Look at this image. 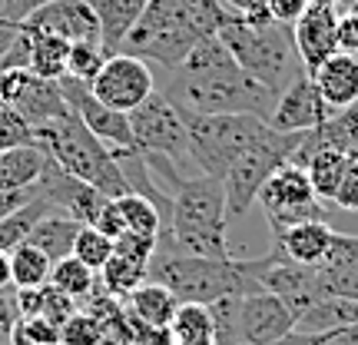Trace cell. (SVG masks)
Wrapping results in <instances>:
<instances>
[{"label": "cell", "mask_w": 358, "mask_h": 345, "mask_svg": "<svg viewBox=\"0 0 358 345\" xmlns=\"http://www.w3.org/2000/svg\"><path fill=\"white\" fill-rule=\"evenodd\" d=\"M163 93L179 110L189 113H256L266 120L279 100L272 90H266L236 64L219 34L199 40L186 53V60L173 70V80Z\"/></svg>", "instance_id": "6da1fadb"}, {"label": "cell", "mask_w": 358, "mask_h": 345, "mask_svg": "<svg viewBox=\"0 0 358 345\" xmlns=\"http://www.w3.org/2000/svg\"><path fill=\"white\" fill-rule=\"evenodd\" d=\"M236 13L222 0H150L120 53L176 70L186 53L206 37H216Z\"/></svg>", "instance_id": "7a4b0ae2"}, {"label": "cell", "mask_w": 358, "mask_h": 345, "mask_svg": "<svg viewBox=\"0 0 358 345\" xmlns=\"http://www.w3.org/2000/svg\"><path fill=\"white\" fill-rule=\"evenodd\" d=\"M159 249H173L182 256L226 259L229 249V209L226 186L219 176L199 173L182 176L173 190V213L159 232Z\"/></svg>", "instance_id": "3957f363"}, {"label": "cell", "mask_w": 358, "mask_h": 345, "mask_svg": "<svg viewBox=\"0 0 358 345\" xmlns=\"http://www.w3.org/2000/svg\"><path fill=\"white\" fill-rule=\"evenodd\" d=\"M219 40L229 47L236 64L266 90H272L275 97L306 73L302 57L295 50L292 27L272 20L268 10L236 13L229 24L219 30Z\"/></svg>", "instance_id": "277c9868"}, {"label": "cell", "mask_w": 358, "mask_h": 345, "mask_svg": "<svg viewBox=\"0 0 358 345\" xmlns=\"http://www.w3.org/2000/svg\"><path fill=\"white\" fill-rule=\"evenodd\" d=\"M262 259H206V256H182L173 249H159L150 262V279L163 282L173 289L179 302H216L222 295H245L262 289Z\"/></svg>", "instance_id": "5b68a950"}, {"label": "cell", "mask_w": 358, "mask_h": 345, "mask_svg": "<svg viewBox=\"0 0 358 345\" xmlns=\"http://www.w3.org/2000/svg\"><path fill=\"white\" fill-rule=\"evenodd\" d=\"M34 136H37V146L50 156L57 167H64L66 173H73L77 179L90 183L106 199H116V196L129 192V183L123 176L120 163H116L113 150L73 110L60 116V120L47 123V127H37Z\"/></svg>", "instance_id": "8992f818"}, {"label": "cell", "mask_w": 358, "mask_h": 345, "mask_svg": "<svg viewBox=\"0 0 358 345\" xmlns=\"http://www.w3.org/2000/svg\"><path fill=\"white\" fill-rule=\"evenodd\" d=\"M179 113L189 129V160L219 179L268 129V120L256 113Z\"/></svg>", "instance_id": "52a82bcc"}, {"label": "cell", "mask_w": 358, "mask_h": 345, "mask_svg": "<svg viewBox=\"0 0 358 345\" xmlns=\"http://www.w3.org/2000/svg\"><path fill=\"white\" fill-rule=\"evenodd\" d=\"M306 133H279V129L268 127L262 136H259L249 150H245L222 176V186H226V209H229V219H243L252 203L259 199V190L282 163H289L292 153L299 150Z\"/></svg>", "instance_id": "ba28073f"}, {"label": "cell", "mask_w": 358, "mask_h": 345, "mask_svg": "<svg viewBox=\"0 0 358 345\" xmlns=\"http://www.w3.org/2000/svg\"><path fill=\"white\" fill-rule=\"evenodd\" d=\"M129 129H133V140H136L140 153L166 156L176 167L179 163H192L186 120L163 90H153L136 110H129Z\"/></svg>", "instance_id": "9c48e42d"}, {"label": "cell", "mask_w": 358, "mask_h": 345, "mask_svg": "<svg viewBox=\"0 0 358 345\" xmlns=\"http://www.w3.org/2000/svg\"><path fill=\"white\" fill-rule=\"evenodd\" d=\"M0 103L13 106L34 129L70 113V103L64 100L60 83L37 77L30 66H3L0 70Z\"/></svg>", "instance_id": "30bf717a"}, {"label": "cell", "mask_w": 358, "mask_h": 345, "mask_svg": "<svg viewBox=\"0 0 358 345\" xmlns=\"http://www.w3.org/2000/svg\"><path fill=\"white\" fill-rule=\"evenodd\" d=\"M93 97L113 110H136L150 93H153V70L143 57H133V53H110L103 70L96 73V80L90 83Z\"/></svg>", "instance_id": "8fae6325"}, {"label": "cell", "mask_w": 358, "mask_h": 345, "mask_svg": "<svg viewBox=\"0 0 358 345\" xmlns=\"http://www.w3.org/2000/svg\"><path fill=\"white\" fill-rule=\"evenodd\" d=\"M57 83H60V90H64V100L70 103V110H73V113H77L80 120H83V123H87V127L93 129L110 150H113V156L136 153V140H133V129H129V113L100 103L96 97H93L90 83L73 80L70 73H64Z\"/></svg>", "instance_id": "7c38bea8"}, {"label": "cell", "mask_w": 358, "mask_h": 345, "mask_svg": "<svg viewBox=\"0 0 358 345\" xmlns=\"http://www.w3.org/2000/svg\"><path fill=\"white\" fill-rule=\"evenodd\" d=\"M295 329L292 309L282 302L275 293L256 289V293L239 295V312H236V335L239 345H268L289 335Z\"/></svg>", "instance_id": "4fadbf2b"}, {"label": "cell", "mask_w": 358, "mask_h": 345, "mask_svg": "<svg viewBox=\"0 0 358 345\" xmlns=\"http://www.w3.org/2000/svg\"><path fill=\"white\" fill-rule=\"evenodd\" d=\"M262 289L268 293H275L285 302V306L292 309V316L299 319L308 306H315L319 299H325V282L319 276V266H302V262H289V259H282L275 249L266 253V266H262Z\"/></svg>", "instance_id": "5bb4252c"}, {"label": "cell", "mask_w": 358, "mask_h": 345, "mask_svg": "<svg viewBox=\"0 0 358 345\" xmlns=\"http://www.w3.org/2000/svg\"><path fill=\"white\" fill-rule=\"evenodd\" d=\"M34 190H37L40 196H47L53 209H60V213H66V216H73L77 223H93V219L100 216L103 203H106V196H103L100 190H93L90 183L77 179L73 173H66L64 167H57L50 156H47L43 173H40Z\"/></svg>", "instance_id": "9a60e30c"}, {"label": "cell", "mask_w": 358, "mask_h": 345, "mask_svg": "<svg viewBox=\"0 0 358 345\" xmlns=\"http://www.w3.org/2000/svg\"><path fill=\"white\" fill-rule=\"evenodd\" d=\"M20 24L34 27V30L57 34V37L70 40V43H80V40H96V43H103L100 17L90 7V0H47V3H40L34 13H27Z\"/></svg>", "instance_id": "2e32d148"}, {"label": "cell", "mask_w": 358, "mask_h": 345, "mask_svg": "<svg viewBox=\"0 0 358 345\" xmlns=\"http://www.w3.org/2000/svg\"><path fill=\"white\" fill-rule=\"evenodd\" d=\"M329 116H332V110L325 106L315 80L302 73L292 87H285L279 93L275 110L268 116V127L279 129V133H306V129L325 123Z\"/></svg>", "instance_id": "e0dca14e"}, {"label": "cell", "mask_w": 358, "mask_h": 345, "mask_svg": "<svg viewBox=\"0 0 358 345\" xmlns=\"http://www.w3.org/2000/svg\"><path fill=\"white\" fill-rule=\"evenodd\" d=\"M292 34L306 73H315L332 53H338V13L329 3H312L292 24Z\"/></svg>", "instance_id": "ac0fdd59"}, {"label": "cell", "mask_w": 358, "mask_h": 345, "mask_svg": "<svg viewBox=\"0 0 358 345\" xmlns=\"http://www.w3.org/2000/svg\"><path fill=\"white\" fill-rule=\"evenodd\" d=\"M319 276L329 295H342L358 302V236L335 232L325 259L319 262Z\"/></svg>", "instance_id": "d6986e66"}, {"label": "cell", "mask_w": 358, "mask_h": 345, "mask_svg": "<svg viewBox=\"0 0 358 345\" xmlns=\"http://www.w3.org/2000/svg\"><path fill=\"white\" fill-rule=\"evenodd\" d=\"M308 77L315 80L322 100H325V106H329L332 113L348 110V106L358 103V57H352V53H342V50L332 53V57H329L315 73H308Z\"/></svg>", "instance_id": "ffe728a7"}, {"label": "cell", "mask_w": 358, "mask_h": 345, "mask_svg": "<svg viewBox=\"0 0 358 345\" xmlns=\"http://www.w3.org/2000/svg\"><path fill=\"white\" fill-rule=\"evenodd\" d=\"M308 199H319V196L312 190V179H308L306 167L282 163V167L262 183L256 203L262 206L266 216H272V213H282V209H289V206H302V203H308Z\"/></svg>", "instance_id": "44dd1931"}, {"label": "cell", "mask_w": 358, "mask_h": 345, "mask_svg": "<svg viewBox=\"0 0 358 345\" xmlns=\"http://www.w3.org/2000/svg\"><path fill=\"white\" fill-rule=\"evenodd\" d=\"M335 239V230L329 223H299L272 236V249L289 262H302V266H319L329 246Z\"/></svg>", "instance_id": "7402d4cb"}, {"label": "cell", "mask_w": 358, "mask_h": 345, "mask_svg": "<svg viewBox=\"0 0 358 345\" xmlns=\"http://www.w3.org/2000/svg\"><path fill=\"white\" fill-rule=\"evenodd\" d=\"M20 37L27 43V66L47 80H60L66 73V57H70V40L47 34V30H34V27L20 24Z\"/></svg>", "instance_id": "603a6c76"}, {"label": "cell", "mask_w": 358, "mask_h": 345, "mask_svg": "<svg viewBox=\"0 0 358 345\" xmlns=\"http://www.w3.org/2000/svg\"><path fill=\"white\" fill-rule=\"evenodd\" d=\"M123 302H127L133 319L146 322L153 329H169V322H173V316H176V309H179V299L173 295V289H166L163 282H156V279H146Z\"/></svg>", "instance_id": "cb8c5ba5"}, {"label": "cell", "mask_w": 358, "mask_h": 345, "mask_svg": "<svg viewBox=\"0 0 358 345\" xmlns=\"http://www.w3.org/2000/svg\"><path fill=\"white\" fill-rule=\"evenodd\" d=\"M150 0H90V7L100 17L103 30V47L106 53H120L123 40L129 37V30L136 27Z\"/></svg>", "instance_id": "d4e9b609"}, {"label": "cell", "mask_w": 358, "mask_h": 345, "mask_svg": "<svg viewBox=\"0 0 358 345\" xmlns=\"http://www.w3.org/2000/svg\"><path fill=\"white\" fill-rule=\"evenodd\" d=\"M43 163H47V153L40 150L37 143L3 150L0 153V192H17V190L37 186Z\"/></svg>", "instance_id": "484cf974"}, {"label": "cell", "mask_w": 358, "mask_h": 345, "mask_svg": "<svg viewBox=\"0 0 358 345\" xmlns=\"http://www.w3.org/2000/svg\"><path fill=\"white\" fill-rule=\"evenodd\" d=\"M80 226H83V223H77L73 216H66L60 209H50V213L34 226V232H30L27 243H34L37 249H43V253L57 262V259L73 256V243H77Z\"/></svg>", "instance_id": "4316f807"}, {"label": "cell", "mask_w": 358, "mask_h": 345, "mask_svg": "<svg viewBox=\"0 0 358 345\" xmlns=\"http://www.w3.org/2000/svg\"><path fill=\"white\" fill-rule=\"evenodd\" d=\"M355 322L358 302L342 299V295H325L295 319V329H302V332H335V329H345V325H355Z\"/></svg>", "instance_id": "83f0119b"}, {"label": "cell", "mask_w": 358, "mask_h": 345, "mask_svg": "<svg viewBox=\"0 0 358 345\" xmlns=\"http://www.w3.org/2000/svg\"><path fill=\"white\" fill-rule=\"evenodd\" d=\"M113 206H116V213H120V223H123V236L133 232V236L159 239V232H163V213H159V206L150 196L129 190L123 196H116Z\"/></svg>", "instance_id": "f1b7e54d"}, {"label": "cell", "mask_w": 358, "mask_h": 345, "mask_svg": "<svg viewBox=\"0 0 358 345\" xmlns=\"http://www.w3.org/2000/svg\"><path fill=\"white\" fill-rule=\"evenodd\" d=\"M50 209H53L50 199H47V196H40V192H34L20 209L7 213V216L0 219V249H3V253H10V249H17L20 243H27V239H30V232H34V226H37Z\"/></svg>", "instance_id": "f546056e"}, {"label": "cell", "mask_w": 358, "mask_h": 345, "mask_svg": "<svg viewBox=\"0 0 358 345\" xmlns=\"http://www.w3.org/2000/svg\"><path fill=\"white\" fill-rule=\"evenodd\" d=\"M150 279V262L143 259H133L127 253H116L110 256V262L100 269V282H103V293L116 295V299H127L133 289H140L143 282Z\"/></svg>", "instance_id": "4dcf8cb0"}, {"label": "cell", "mask_w": 358, "mask_h": 345, "mask_svg": "<svg viewBox=\"0 0 358 345\" xmlns=\"http://www.w3.org/2000/svg\"><path fill=\"white\" fill-rule=\"evenodd\" d=\"M348 167H352V160H348L345 150H322V153L312 156L306 163V173H308V179H312L315 196L325 199V203H332L335 190H338V183L345 179Z\"/></svg>", "instance_id": "1f68e13d"}, {"label": "cell", "mask_w": 358, "mask_h": 345, "mask_svg": "<svg viewBox=\"0 0 358 345\" xmlns=\"http://www.w3.org/2000/svg\"><path fill=\"white\" fill-rule=\"evenodd\" d=\"M53 259L37 249L34 243H20L17 249H10V279L13 289H40L50 282Z\"/></svg>", "instance_id": "d6a6232c"}, {"label": "cell", "mask_w": 358, "mask_h": 345, "mask_svg": "<svg viewBox=\"0 0 358 345\" xmlns=\"http://www.w3.org/2000/svg\"><path fill=\"white\" fill-rule=\"evenodd\" d=\"M50 286L60 289L64 295H70L73 302H83L93 289H96V272L90 266H83L77 256H66V259H57L50 269Z\"/></svg>", "instance_id": "836d02e7"}, {"label": "cell", "mask_w": 358, "mask_h": 345, "mask_svg": "<svg viewBox=\"0 0 358 345\" xmlns=\"http://www.w3.org/2000/svg\"><path fill=\"white\" fill-rule=\"evenodd\" d=\"M106 47L96 43V40H80V43H70V57H66V73L73 80H83V83H93L96 73L106 64Z\"/></svg>", "instance_id": "e575fe53"}, {"label": "cell", "mask_w": 358, "mask_h": 345, "mask_svg": "<svg viewBox=\"0 0 358 345\" xmlns=\"http://www.w3.org/2000/svg\"><path fill=\"white\" fill-rule=\"evenodd\" d=\"M73 256H77L83 266L93 269V272H100V269L110 262V256H113V239H110L106 232H100L96 226L83 223L77 232V243H73Z\"/></svg>", "instance_id": "d590c367"}, {"label": "cell", "mask_w": 358, "mask_h": 345, "mask_svg": "<svg viewBox=\"0 0 358 345\" xmlns=\"http://www.w3.org/2000/svg\"><path fill=\"white\" fill-rule=\"evenodd\" d=\"M10 345H60V325L47 316H20L10 332Z\"/></svg>", "instance_id": "8d00e7d4"}, {"label": "cell", "mask_w": 358, "mask_h": 345, "mask_svg": "<svg viewBox=\"0 0 358 345\" xmlns=\"http://www.w3.org/2000/svg\"><path fill=\"white\" fill-rule=\"evenodd\" d=\"M60 345H103L100 319L90 316L87 309H77V312L60 325Z\"/></svg>", "instance_id": "74e56055"}, {"label": "cell", "mask_w": 358, "mask_h": 345, "mask_svg": "<svg viewBox=\"0 0 358 345\" xmlns=\"http://www.w3.org/2000/svg\"><path fill=\"white\" fill-rule=\"evenodd\" d=\"M30 143H37L34 127H30L13 106L0 103V153H3V150H13V146H30Z\"/></svg>", "instance_id": "f35d334b"}, {"label": "cell", "mask_w": 358, "mask_h": 345, "mask_svg": "<svg viewBox=\"0 0 358 345\" xmlns=\"http://www.w3.org/2000/svg\"><path fill=\"white\" fill-rule=\"evenodd\" d=\"M308 7H312V0H266L268 17L279 20V24H289V27H292Z\"/></svg>", "instance_id": "ab89813d"}, {"label": "cell", "mask_w": 358, "mask_h": 345, "mask_svg": "<svg viewBox=\"0 0 358 345\" xmlns=\"http://www.w3.org/2000/svg\"><path fill=\"white\" fill-rule=\"evenodd\" d=\"M332 203L338 206V209H345V213H358V167H355V163L348 167L345 179L338 183Z\"/></svg>", "instance_id": "60d3db41"}, {"label": "cell", "mask_w": 358, "mask_h": 345, "mask_svg": "<svg viewBox=\"0 0 358 345\" xmlns=\"http://www.w3.org/2000/svg\"><path fill=\"white\" fill-rule=\"evenodd\" d=\"M338 50L358 57V13L355 10L338 13Z\"/></svg>", "instance_id": "b9f144b4"}, {"label": "cell", "mask_w": 358, "mask_h": 345, "mask_svg": "<svg viewBox=\"0 0 358 345\" xmlns=\"http://www.w3.org/2000/svg\"><path fill=\"white\" fill-rule=\"evenodd\" d=\"M17 319H20L17 295L3 293V295H0V345L10 342V332H13V325H17Z\"/></svg>", "instance_id": "7bdbcfd3"}, {"label": "cell", "mask_w": 358, "mask_h": 345, "mask_svg": "<svg viewBox=\"0 0 358 345\" xmlns=\"http://www.w3.org/2000/svg\"><path fill=\"white\" fill-rule=\"evenodd\" d=\"M325 339H329V332H302V329H292L289 335H282V339H275V342H268V345H325Z\"/></svg>", "instance_id": "ee69618b"}, {"label": "cell", "mask_w": 358, "mask_h": 345, "mask_svg": "<svg viewBox=\"0 0 358 345\" xmlns=\"http://www.w3.org/2000/svg\"><path fill=\"white\" fill-rule=\"evenodd\" d=\"M34 192H37L34 186H30V190H17V192H0V219L7 216V213H13V209H20Z\"/></svg>", "instance_id": "f6af8a7d"}, {"label": "cell", "mask_w": 358, "mask_h": 345, "mask_svg": "<svg viewBox=\"0 0 358 345\" xmlns=\"http://www.w3.org/2000/svg\"><path fill=\"white\" fill-rule=\"evenodd\" d=\"M17 37H20V24H13V20H3V17H0V60H3L7 50L17 43Z\"/></svg>", "instance_id": "bcb514c9"}, {"label": "cell", "mask_w": 358, "mask_h": 345, "mask_svg": "<svg viewBox=\"0 0 358 345\" xmlns=\"http://www.w3.org/2000/svg\"><path fill=\"white\" fill-rule=\"evenodd\" d=\"M232 13H262L266 10V0H222Z\"/></svg>", "instance_id": "7dc6e473"}, {"label": "cell", "mask_w": 358, "mask_h": 345, "mask_svg": "<svg viewBox=\"0 0 358 345\" xmlns=\"http://www.w3.org/2000/svg\"><path fill=\"white\" fill-rule=\"evenodd\" d=\"M10 286H13V279H10V253H3V249H0V293H10Z\"/></svg>", "instance_id": "c3c4849f"}, {"label": "cell", "mask_w": 358, "mask_h": 345, "mask_svg": "<svg viewBox=\"0 0 358 345\" xmlns=\"http://www.w3.org/2000/svg\"><path fill=\"white\" fill-rule=\"evenodd\" d=\"M312 3H329V7H335L338 0H312Z\"/></svg>", "instance_id": "681fc988"}, {"label": "cell", "mask_w": 358, "mask_h": 345, "mask_svg": "<svg viewBox=\"0 0 358 345\" xmlns=\"http://www.w3.org/2000/svg\"><path fill=\"white\" fill-rule=\"evenodd\" d=\"M348 10H355V13H358V0H352V3H348Z\"/></svg>", "instance_id": "f907efd6"}, {"label": "cell", "mask_w": 358, "mask_h": 345, "mask_svg": "<svg viewBox=\"0 0 358 345\" xmlns=\"http://www.w3.org/2000/svg\"><path fill=\"white\" fill-rule=\"evenodd\" d=\"M129 345H136V342H129Z\"/></svg>", "instance_id": "816d5d0a"}]
</instances>
